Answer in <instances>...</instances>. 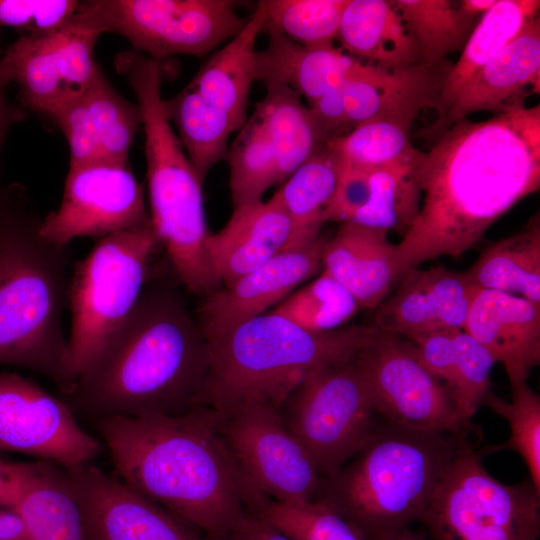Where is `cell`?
Returning a JSON list of instances; mask_svg holds the SVG:
<instances>
[{
  "label": "cell",
  "mask_w": 540,
  "mask_h": 540,
  "mask_svg": "<svg viewBox=\"0 0 540 540\" xmlns=\"http://www.w3.org/2000/svg\"><path fill=\"white\" fill-rule=\"evenodd\" d=\"M75 0H0V28L37 34L64 25L75 12Z\"/></svg>",
  "instance_id": "43"
},
{
  "label": "cell",
  "mask_w": 540,
  "mask_h": 540,
  "mask_svg": "<svg viewBox=\"0 0 540 540\" xmlns=\"http://www.w3.org/2000/svg\"><path fill=\"white\" fill-rule=\"evenodd\" d=\"M253 514L292 540H362L332 508L316 500L265 499Z\"/></svg>",
  "instance_id": "41"
},
{
  "label": "cell",
  "mask_w": 540,
  "mask_h": 540,
  "mask_svg": "<svg viewBox=\"0 0 540 540\" xmlns=\"http://www.w3.org/2000/svg\"><path fill=\"white\" fill-rule=\"evenodd\" d=\"M322 267L367 309L376 308L400 277L396 244L388 232L351 222L340 224L327 239Z\"/></svg>",
  "instance_id": "24"
},
{
  "label": "cell",
  "mask_w": 540,
  "mask_h": 540,
  "mask_svg": "<svg viewBox=\"0 0 540 540\" xmlns=\"http://www.w3.org/2000/svg\"><path fill=\"white\" fill-rule=\"evenodd\" d=\"M0 540H31L24 520L12 508L0 507Z\"/></svg>",
  "instance_id": "48"
},
{
  "label": "cell",
  "mask_w": 540,
  "mask_h": 540,
  "mask_svg": "<svg viewBox=\"0 0 540 540\" xmlns=\"http://www.w3.org/2000/svg\"><path fill=\"white\" fill-rule=\"evenodd\" d=\"M233 209L262 200L279 184L274 148L255 113L247 118L227 152Z\"/></svg>",
  "instance_id": "36"
},
{
  "label": "cell",
  "mask_w": 540,
  "mask_h": 540,
  "mask_svg": "<svg viewBox=\"0 0 540 540\" xmlns=\"http://www.w3.org/2000/svg\"><path fill=\"white\" fill-rule=\"evenodd\" d=\"M228 540H292L270 524L249 513Z\"/></svg>",
  "instance_id": "46"
},
{
  "label": "cell",
  "mask_w": 540,
  "mask_h": 540,
  "mask_svg": "<svg viewBox=\"0 0 540 540\" xmlns=\"http://www.w3.org/2000/svg\"><path fill=\"white\" fill-rule=\"evenodd\" d=\"M151 225L141 185L127 165L99 162L69 168L61 204L41 221V235L68 246Z\"/></svg>",
  "instance_id": "14"
},
{
  "label": "cell",
  "mask_w": 540,
  "mask_h": 540,
  "mask_svg": "<svg viewBox=\"0 0 540 540\" xmlns=\"http://www.w3.org/2000/svg\"><path fill=\"white\" fill-rule=\"evenodd\" d=\"M218 413L221 437L258 494L280 502L313 500L321 476L277 407L246 403Z\"/></svg>",
  "instance_id": "12"
},
{
  "label": "cell",
  "mask_w": 540,
  "mask_h": 540,
  "mask_svg": "<svg viewBox=\"0 0 540 540\" xmlns=\"http://www.w3.org/2000/svg\"><path fill=\"white\" fill-rule=\"evenodd\" d=\"M464 273L478 288L518 294L540 304L539 213L521 231L487 247Z\"/></svg>",
  "instance_id": "30"
},
{
  "label": "cell",
  "mask_w": 540,
  "mask_h": 540,
  "mask_svg": "<svg viewBox=\"0 0 540 540\" xmlns=\"http://www.w3.org/2000/svg\"><path fill=\"white\" fill-rule=\"evenodd\" d=\"M265 18L262 1H258L240 32L214 53L187 84L239 129L247 120L250 90L255 81L256 41Z\"/></svg>",
  "instance_id": "27"
},
{
  "label": "cell",
  "mask_w": 540,
  "mask_h": 540,
  "mask_svg": "<svg viewBox=\"0 0 540 540\" xmlns=\"http://www.w3.org/2000/svg\"><path fill=\"white\" fill-rule=\"evenodd\" d=\"M342 84L307 105L313 126L322 145L349 132Z\"/></svg>",
  "instance_id": "45"
},
{
  "label": "cell",
  "mask_w": 540,
  "mask_h": 540,
  "mask_svg": "<svg viewBox=\"0 0 540 540\" xmlns=\"http://www.w3.org/2000/svg\"><path fill=\"white\" fill-rule=\"evenodd\" d=\"M423 62L387 69L372 64L342 84L348 130L376 120L410 128L421 110L437 108L448 70Z\"/></svg>",
  "instance_id": "20"
},
{
  "label": "cell",
  "mask_w": 540,
  "mask_h": 540,
  "mask_svg": "<svg viewBox=\"0 0 540 540\" xmlns=\"http://www.w3.org/2000/svg\"><path fill=\"white\" fill-rule=\"evenodd\" d=\"M454 331L435 330L409 338L414 343L424 365L446 385L448 390L454 377Z\"/></svg>",
  "instance_id": "44"
},
{
  "label": "cell",
  "mask_w": 540,
  "mask_h": 540,
  "mask_svg": "<svg viewBox=\"0 0 540 540\" xmlns=\"http://www.w3.org/2000/svg\"><path fill=\"white\" fill-rule=\"evenodd\" d=\"M103 162L127 165L142 125L138 104L125 99L100 70L82 94Z\"/></svg>",
  "instance_id": "35"
},
{
  "label": "cell",
  "mask_w": 540,
  "mask_h": 540,
  "mask_svg": "<svg viewBox=\"0 0 540 540\" xmlns=\"http://www.w3.org/2000/svg\"><path fill=\"white\" fill-rule=\"evenodd\" d=\"M9 82L5 78L0 67V155L6 135L10 128L21 121L27 115L26 110L21 105L11 103L6 95V87ZM3 187L0 184V194Z\"/></svg>",
  "instance_id": "47"
},
{
  "label": "cell",
  "mask_w": 540,
  "mask_h": 540,
  "mask_svg": "<svg viewBox=\"0 0 540 540\" xmlns=\"http://www.w3.org/2000/svg\"><path fill=\"white\" fill-rule=\"evenodd\" d=\"M267 35V45L256 52L255 80L286 86L308 104L372 64L334 45L310 48L278 33Z\"/></svg>",
  "instance_id": "26"
},
{
  "label": "cell",
  "mask_w": 540,
  "mask_h": 540,
  "mask_svg": "<svg viewBox=\"0 0 540 540\" xmlns=\"http://www.w3.org/2000/svg\"><path fill=\"white\" fill-rule=\"evenodd\" d=\"M511 386L512 401L508 402L492 391L484 405L505 418L510 437L491 451L512 450L518 453L529 471L530 480L540 492V397L527 381Z\"/></svg>",
  "instance_id": "40"
},
{
  "label": "cell",
  "mask_w": 540,
  "mask_h": 540,
  "mask_svg": "<svg viewBox=\"0 0 540 540\" xmlns=\"http://www.w3.org/2000/svg\"><path fill=\"white\" fill-rule=\"evenodd\" d=\"M420 211L396 244L400 275L457 258L517 202L540 187V106L453 123L422 153Z\"/></svg>",
  "instance_id": "1"
},
{
  "label": "cell",
  "mask_w": 540,
  "mask_h": 540,
  "mask_svg": "<svg viewBox=\"0 0 540 540\" xmlns=\"http://www.w3.org/2000/svg\"><path fill=\"white\" fill-rule=\"evenodd\" d=\"M414 36L422 62L437 66L444 58L462 50L473 28L475 18L462 13L448 0H393Z\"/></svg>",
  "instance_id": "34"
},
{
  "label": "cell",
  "mask_w": 540,
  "mask_h": 540,
  "mask_svg": "<svg viewBox=\"0 0 540 540\" xmlns=\"http://www.w3.org/2000/svg\"><path fill=\"white\" fill-rule=\"evenodd\" d=\"M463 331L504 366L510 385L527 381L540 363V304L478 288Z\"/></svg>",
  "instance_id": "21"
},
{
  "label": "cell",
  "mask_w": 540,
  "mask_h": 540,
  "mask_svg": "<svg viewBox=\"0 0 540 540\" xmlns=\"http://www.w3.org/2000/svg\"><path fill=\"white\" fill-rule=\"evenodd\" d=\"M220 415L196 406L178 415L98 419L120 479L213 540H228L262 499L230 455Z\"/></svg>",
  "instance_id": "2"
},
{
  "label": "cell",
  "mask_w": 540,
  "mask_h": 540,
  "mask_svg": "<svg viewBox=\"0 0 540 540\" xmlns=\"http://www.w3.org/2000/svg\"><path fill=\"white\" fill-rule=\"evenodd\" d=\"M398 281L393 296L376 307L373 326L408 339L435 330L464 329L478 290L464 272L444 266L413 267Z\"/></svg>",
  "instance_id": "19"
},
{
  "label": "cell",
  "mask_w": 540,
  "mask_h": 540,
  "mask_svg": "<svg viewBox=\"0 0 540 540\" xmlns=\"http://www.w3.org/2000/svg\"><path fill=\"white\" fill-rule=\"evenodd\" d=\"M459 434L382 420L349 461L321 478L313 500L332 508L362 540H396L420 521Z\"/></svg>",
  "instance_id": "5"
},
{
  "label": "cell",
  "mask_w": 540,
  "mask_h": 540,
  "mask_svg": "<svg viewBox=\"0 0 540 540\" xmlns=\"http://www.w3.org/2000/svg\"><path fill=\"white\" fill-rule=\"evenodd\" d=\"M349 0H262L264 33H278L305 47L333 46Z\"/></svg>",
  "instance_id": "37"
},
{
  "label": "cell",
  "mask_w": 540,
  "mask_h": 540,
  "mask_svg": "<svg viewBox=\"0 0 540 540\" xmlns=\"http://www.w3.org/2000/svg\"><path fill=\"white\" fill-rule=\"evenodd\" d=\"M355 359L383 421L417 430L473 431L446 385L424 365L411 340L380 330Z\"/></svg>",
  "instance_id": "11"
},
{
  "label": "cell",
  "mask_w": 540,
  "mask_h": 540,
  "mask_svg": "<svg viewBox=\"0 0 540 540\" xmlns=\"http://www.w3.org/2000/svg\"><path fill=\"white\" fill-rule=\"evenodd\" d=\"M101 33L72 24L20 36L0 57L1 70L19 88V101L48 115L83 93L101 70L94 49Z\"/></svg>",
  "instance_id": "13"
},
{
  "label": "cell",
  "mask_w": 540,
  "mask_h": 540,
  "mask_svg": "<svg viewBox=\"0 0 540 540\" xmlns=\"http://www.w3.org/2000/svg\"><path fill=\"white\" fill-rule=\"evenodd\" d=\"M294 225L271 197L233 209L227 224L209 234L207 252L223 287L293 248Z\"/></svg>",
  "instance_id": "23"
},
{
  "label": "cell",
  "mask_w": 540,
  "mask_h": 540,
  "mask_svg": "<svg viewBox=\"0 0 540 540\" xmlns=\"http://www.w3.org/2000/svg\"><path fill=\"white\" fill-rule=\"evenodd\" d=\"M396 540H426L422 531L415 532L410 528L402 532Z\"/></svg>",
  "instance_id": "51"
},
{
  "label": "cell",
  "mask_w": 540,
  "mask_h": 540,
  "mask_svg": "<svg viewBox=\"0 0 540 540\" xmlns=\"http://www.w3.org/2000/svg\"><path fill=\"white\" fill-rule=\"evenodd\" d=\"M359 309L352 294L322 271L309 284L280 302L272 312L305 330L328 332L345 327Z\"/></svg>",
  "instance_id": "38"
},
{
  "label": "cell",
  "mask_w": 540,
  "mask_h": 540,
  "mask_svg": "<svg viewBox=\"0 0 540 540\" xmlns=\"http://www.w3.org/2000/svg\"><path fill=\"white\" fill-rule=\"evenodd\" d=\"M207 372L208 343L197 317L176 289L147 283L68 396L98 419L178 415L201 405Z\"/></svg>",
  "instance_id": "3"
},
{
  "label": "cell",
  "mask_w": 540,
  "mask_h": 540,
  "mask_svg": "<svg viewBox=\"0 0 540 540\" xmlns=\"http://www.w3.org/2000/svg\"><path fill=\"white\" fill-rule=\"evenodd\" d=\"M16 510L31 540H87L66 468L49 461L11 462Z\"/></svg>",
  "instance_id": "25"
},
{
  "label": "cell",
  "mask_w": 540,
  "mask_h": 540,
  "mask_svg": "<svg viewBox=\"0 0 540 540\" xmlns=\"http://www.w3.org/2000/svg\"><path fill=\"white\" fill-rule=\"evenodd\" d=\"M379 332L373 325L313 332L272 311L249 319L207 340L201 405L220 413L246 403L279 409L312 371L354 358Z\"/></svg>",
  "instance_id": "6"
},
{
  "label": "cell",
  "mask_w": 540,
  "mask_h": 540,
  "mask_svg": "<svg viewBox=\"0 0 540 540\" xmlns=\"http://www.w3.org/2000/svg\"><path fill=\"white\" fill-rule=\"evenodd\" d=\"M15 486L11 472V462L0 459V507L13 508Z\"/></svg>",
  "instance_id": "49"
},
{
  "label": "cell",
  "mask_w": 540,
  "mask_h": 540,
  "mask_svg": "<svg viewBox=\"0 0 540 540\" xmlns=\"http://www.w3.org/2000/svg\"><path fill=\"white\" fill-rule=\"evenodd\" d=\"M458 437L456 452L420 519L432 540H539L540 492L527 478L509 485Z\"/></svg>",
  "instance_id": "7"
},
{
  "label": "cell",
  "mask_w": 540,
  "mask_h": 540,
  "mask_svg": "<svg viewBox=\"0 0 540 540\" xmlns=\"http://www.w3.org/2000/svg\"><path fill=\"white\" fill-rule=\"evenodd\" d=\"M341 162L360 167L389 165L418 156L409 138V127L376 120L363 123L325 144Z\"/></svg>",
  "instance_id": "39"
},
{
  "label": "cell",
  "mask_w": 540,
  "mask_h": 540,
  "mask_svg": "<svg viewBox=\"0 0 540 540\" xmlns=\"http://www.w3.org/2000/svg\"><path fill=\"white\" fill-rule=\"evenodd\" d=\"M164 108L191 164L204 182L213 166L227 156L229 136L239 128L187 85L174 97L164 100Z\"/></svg>",
  "instance_id": "33"
},
{
  "label": "cell",
  "mask_w": 540,
  "mask_h": 540,
  "mask_svg": "<svg viewBox=\"0 0 540 540\" xmlns=\"http://www.w3.org/2000/svg\"><path fill=\"white\" fill-rule=\"evenodd\" d=\"M454 377L449 392L468 422L491 392V370L495 361L485 347L463 330H455Z\"/></svg>",
  "instance_id": "42"
},
{
  "label": "cell",
  "mask_w": 540,
  "mask_h": 540,
  "mask_svg": "<svg viewBox=\"0 0 540 540\" xmlns=\"http://www.w3.org/2000/svg\"><path fill=\"white\" fill-rule=\"evenodd\" d=\"M66 469L87 540H201L189 523L92 463Z\"/></svg>",
  "instance_id": "16"
},
{
  "label": "cell",
  "mask_w": 540,
  "mask_h": 540,
  "mask_svg": "<svg viewBox=\"0 0 540 540\" xmlns=\"http://www.w3.org/2000/svg\"><path fill=\"white\" fill-rule=\"evenodd\" d=\"M340 168L337 154L322 145L273 194L294 225L293 248L319 238Z\"/></svg>",
  "instance_id": "31"
},
{
  "label": "cell",
  "mask_w": 540,
  "mask_h": 540,
  "mask_svg": "<svg viewBox=\"0 0 540 540\" xmlns=\"http://www.w3.org/2000/svg\"><path fill=\"white\" fill-rule=\"evenodd\" d=\"M421 156L422 152L414 158L377 167L341 162L325 222H351L396 231L403 236L420 211L418 165Z\"/></svg>",
  "instance_id": "17"
},
{
  "label": "cell",
  "mask_w": 540,
  "mask_h": 540,
  "mask_svg": "<svg viewBox=\"0 0 540 540\" xmlns=\"http://www.w3.org/2000/svg\"><path fill=\"white\" fill-rule=\"evenodd\" d=\"M19 185L0 194V364L29 369L68 395L74 379L62 325L68 305V246L47 241Z\"/></svg>",
  "instance_id": "4"
},
{
  "label": "cell",
  "mask_w": 540,
  "mask_h": 540,
  "mask_svg": "<svg viewBox=\"0 0 540 540\" xmlns=\"http://www.w3.org/2000/svg\"><path fill=\"white\" fill-rule=\"evenodd\" d=\"M539 91L538 16L466 83L443 117L453 124L479 111L510 112L525 107V99Z\"/></svg>",
  "instance_id": "22"
},
{
  "label": "cell",
  "mask_w": 540,
  "mask_h": 540,
  "mask_svg": "<svg viewBox=\"0 0 540 540\" xmlns=\"http://www.w3.org/2000/svg\"><path fill=\"white\" fill-rule=\"evenodd\" d=\"M229 0L79 1L69 22L103 34L118 33L134 51L162 60L203 56L246 24Z\"/></svg>",
  "instance_id": "10"
},
{
  "label": "cell",
  "mask_w": 540,
  "mask_h": 540,
  "mask_svg": "<svg viewBox=\"0 0 540 540\" xmlns=\"http://www.w3.org/2000/svg\"><path fill=\"white\" fill-rule=\"evenodd\" d=\"M0 450L70 468L91 463L99 441L76 420L70 406L30 378L0 373Z\"/></svg>",
  "instance_id": "15"
},
{
  "label": "cell",
  "mask_w": 540,
  "mask_h": 540,
  "mask_svg": "<svg viewBox=\"0 0 540 540\" xmlns=\"http://www.w3.org/2000/svg\"><path fill=\"white\" fill-rule=\"evenodd\" d=\"M160 245L152 225L99 239L70 277L68 338L74 383L137 304Z\"/></svg>",
  "instance_id": "8"
},
{
  "label": "cell",
  "mask_w": 540,
  "mask_h": 540,
  "mask_svg": "<svg viewBox=\"0 0 540 540\" xmlns=\"http://www.w3.org/2000/svg\"><path fill=\"white\" fill-rule=\"evenodd\" d=\"M264 86L265 96L253 113L260 119L274 148L279 184H282L322 144L301 97L283 85Z\"/></svg>",
  "instance_id": "32"
},
{
  "label": "cell",
  "mask_w": 540,
  "mask_h": 540,
  "mask_svg": "<svg viewBox=\"0 0 540 540\" xmlns=\"http://www.w3.org/2000/svg\"><path fill=\"white\" fill-rule=\"evenodd\" d=\"M497 0H462L457 2L458 7L465 15L476 18L477 15H483L489 11Z\"/></svg>",
  "instance_id": "50"
},
{
  "label": "cell",
  "mask_w": 540,
  "mask_h": 540,
  "mask_svg": "<svg viewBox=\"0 0 540 540\" xmlns=\"http://www.w3.org/2000/svg\"><path fill=\"white\" fill-rule=\"evenodd\" d=\"M355 357L312 371L279 408L321 478L349 461L382 421Z\"/></svg>",
  "instance_id": "9"
},
{
  "label": "cell",
  "mask_w": 540,
  "mask_h": 540,
  "mask_svg": "<svg viewBox=\"0 0 540 540\" xmlns=\"http://www.w3.org/2000/svg\"><path fill=\"white\" fill-rule=\"evenodd\" d=\"M327 238L284 250L228 287L204 297L197 320L206 340L259 315L287 298L322 267Z\"/></svg>",
  "instance_id": "18"
},
{
  "label": "cell",
  "mask_w": 540,
  "mask_h": 540,
  "mask_svg": "<svg viewBox=\"0 0 540 540\" xmlns=\"http://www.w3.org/2000/svg\"><path fill=\"white\" fill-rule=\"evenodd\" d=\"M336 40L347 54L383 68L422 62L420 48L392 1L349 0Z\"/></svg>",
  "instance_id": "28"
},
{
  "label": "cell",
  "mask_w": 540,
  "mask_h": 540,
  "mask_svg": "<svg viewBox=\"0 0 540 540\" xmlns=\"http://www.w3.org/2000/svg\"><path fill=\"white\" fill-rule=\"evenodd\" d=\"M539 0H497L474 26L456 64L448 69L437 108L444 116L466 83L539 16Z\"/></svg>",
  "instance_id": "29"
}]
</instances>
